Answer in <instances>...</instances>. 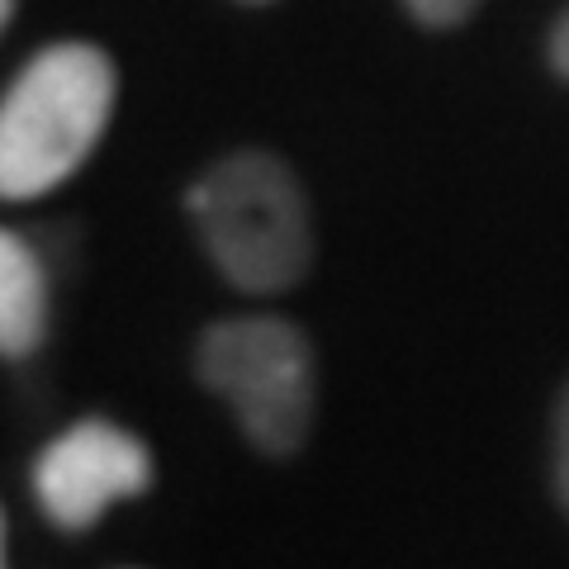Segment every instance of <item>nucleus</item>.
I'll use <instances>...</instances> for the list:
<instances>
[{"label": "nucleus", "mask_w": 569, "mask_h": 569, "mask_svg": "<svg viewBox=\"0 0 569 569\" xmlns=\"http://www.w3.org/2000/svg\"><path fill=\"white\" fill-rule=\"evenodd\" d=\"M204 257L242 295H284L313 266V213L295 167L242 148L204 167L186 190Z\"/></svg>", "instance_id": "nucleus-1"}, {"label": "nucleus", "mask_w": 569, "mask_h": 569, "mask_svg": "<svg viewBox=\"0 0 569 569\" xmlns=\"http://www.w3.org/2000/svg\"><path fill=\"white\" fill-rule=\"evenodd\" d=\"M119 100L110 52L81 39L48 43L14 71L0 100V194L43 200L100 148Z\"/></svg>", "instance_id": "nucleus-2"}, {"label": "nucleus", "mask_w": 569, "mask_h": 569, "mask_svg": "<svg viewBox=\"0 0 569 569\" xmlns=\"http://www.w3.org/2000/svg\"><path fill=\"white\" fill-rule=\"evenodd\" d=\"M194 376L219 395L261 456H295L318 408V361L309 337L280 313L219 318L194 342Z\"/></svg>", "instance_id": "nucleus-3"}, {"label": "nucleus", "mask_w": 569, "mask_h": 569, "mask_svg": "<svg viewBox=\"0 0 569 569\" xmlns=\"http://www.w3.org/2000/svg\"><path fill=\"white\" fill-rule=\"evenodd\" d=\"M148 441L114 418H77L33 456L29 489L43 518L58 531H91L114 503L152 489Z\"/></svg>", "instance_id": "nucleus-4"}, {"label": "nucleus", "mask_w": 569, "mask_h": 569, "mask_svg": "<svg viewBox=\"0 0 569 569\" xmlns=\"http://www.w3.org/2000/svg\"><path fill=\"white\" fill-rule=\"evenodd\" d=\"M52 284L48 266L24 233H0V351L10 361H29L48 342Z\"/></svg>", "instance_id": "nucleus-5"}, {"label": "nucleus", "mask_w": 569, "mask_h": 569, "mask_svg": "<svg viewBox=\"0 0 569 569\" xmlns=\"http://www.w3.org/2000/svg\"><path fill=\"white\" fill-rule=\"evenodd\" d=\"M550 489L556 503L569 512V385L556 399V418H550Z\"/></svg>", "instance_id": "nucleus-6"}, {"label": "nucleus", "mask_w": 569, "mask_h": 569, "mask_svg": "<svg viewBox=\"0 0 569 569\" xmlns=\"http://www.w3.org/2000/svg\"><path fill=\"white\" fill-rule=\"evenodd\" d=\"M403 6L427 29H456L479 10V0H403Z\"/></svg>", "instance_id": "nucleus-7"}, {"label": "nucleus", "mask_w": 569, "mask_h": 569, "mask_svg": "<svg viewBox=\"0 0 569 569\" xmlns=\"http://www.w3.org/2000/svg\"><path fill=\"white\" fill-rule=\"evenodd\" d=\"M546 58H550V71H556L560 81H569V6H565V14L556 20V29H550Z\"/></svg>", "instance_id": "nucleus-8"}, {"label": "nucleus", "mask_w": 569, "mask_h": 569, "mask_svg": "<svg viewBox=\"0 0 569 569\" xmlns=\"http://www.w3.org/2000/svg\"><path fill=\"white\" fill-rule=\"evenodd\" d=\"M14 20V0H0V24H10Z\"/></svg>", "instance_id": "nucleus-9"}, {"label": "nucleus", "mask_w": 569, "mask_h": 569, "mask_svg": "<svg viewBox=\"0 0 569 569\" xmlns=\"http://www.w3.org/2000/svg\"><path fill=\"white\" fill-rule=\"evenodd\" d=\"M242 6H271V0H242Z\"/></svg>", "instance_id": "nucleus-10"}]
</instances>
